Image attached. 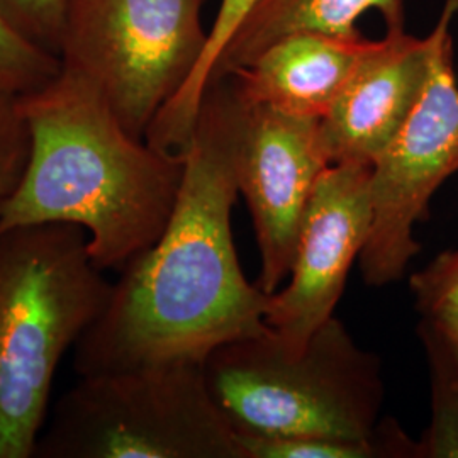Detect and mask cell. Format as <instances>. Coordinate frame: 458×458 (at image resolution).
<instances>
[{"mask_svg":"<svg viewBox=\"0 0 458 458\" xmlns=\"http://www.w3.org/2000/svg\"><path fill=\"white\" fill-rule=\"evenodd\" d=\"M246 104L233 79L206 90L162 236L121 270L107 308L73 346L81 377L197 360L267 331L268 294L246 280L231 231Z\"/></svg>","mask_w":458,"mask_h":458,"instance_id":"1","label":"cell"},{"mask_svg":"<svg viewBox=\"0 0 458 458\" xmlns=\"http://www.w3.org/2000/svg\"><path fill=\"white\" fill-rule=\"evenodd\" d=\"M19 106L31 151L0 213V231L79 225L102 272L123 270L155 245L179 196L183 157L134 138L98 87L64 66L47 85L19 96Z\"/></svg>","mask_w":458,"mask_h":458,"instance_id":"2","label":"cell"},{"mask_svg":"<svg viewBox=\"0 0 458 458\" xmlns=\"http://www.w3.org/2000/svg\"><path fill=\"white\" fill-rule=\"evenodd\" d=\"M113 285L79 225L0 231V458L34 457L58 363L107 308Z\"/></svg>","mask_w":458,"mask_h":458,"instance_id":"3","label":"cell"},{"mask_svg":"<svg viewBox=\"0 0 458 458\" xmlns=\"http://www.w3.org/2000/svg\"><path fill=\"white\" fill-rule=\"evenodd\" d=\"M204 377L236 437L374 435L384 404L380 359L335 316L293 353L268 327L213 350Z\"/></svg>","mask_w":458,"mask_h":458,"instance_id":"4","label":"cell"},{"mask_svg":"<svg viewBox=\"0 0 458 458\" xmlns=\"http://www.w3.org/2000/svg\"><path fill=\"white\" fill-rule=\"evenodd\" d=\"M204 361L81 377L55 404L36 458H245Z\"/></svg>","mask_w":458,"mask_h":458,"instance_id":"5","label":"cell"},{"mask_svg":"<svg viewBox=\"0 0 458 458\" xmlns=\"http://www.w3.org/2000/svg\"><path fill=\"white\" fill-rule=\"evenodd\" d=\"M202 4L66 0L58 58L98 87L126 131L145 140L204 51Z\"/></svg>","mask_w":458,"mask_h":458,"instance_id":"6","label":"cell"},{"mask_svg":"<svg viewBox=\"0 0 458 458\" xmlns=\"http://www.w3.org/2000/svg\"><path fill=\"white\" fill-rule=\"evenodd\" d=\"M458 0H446L431 38L423 92L391 145L370 170L372 226L360 253L363 280L372 287L404 276L421 245L414 225L425 217L443 182L458 172V81L452 19Z\"/></svg>","mask_w":458,"mask_h":458,"instance_id":"7","label":"cell"},{"mask_svg":"<svg viewBox=\"0 0 458 458\" xmlns=\"http://www.w3.org/2000/svg\"><path fill=\"white\" fill-rule=\"evenodd\" d=\"M370 165L331 164L316 183L304 214L291 282L268 294L265 325L282 344L302 352L333 318L350 268L372 226Z\"/></svg>","mask_w":458,"mask_h":458,"instance_id":"8","label":"cell"},{"mask_svg":"<svg viewBox=\"0 0 458 458\" xmlns=\"http://www.w3.org/2000/svg\"><path fill=\"white\" fill-rule=\"evenodd\" d=\"M246 107L238 181L262 259L259 287L274 294L291 274L304 214L331 164L321 141V119L268 106Z\"/></svg>","mask_w":458,"mask_h":458,"instance_id":"9","label":"cell"},{"mask_svg":"<svg viewBox=\"0 0 458 458\" xmlns=\"http://www.w3.org/2000/svg\"><path fill=\"white\" fill-rule=\"evenodd\" d=\"M431 38L387 31L319 121L329 164L370 165L391 145L423 92Z\"/></svg>","mask_w":458,"mask_h":458,"instance_id":"10","label":"cell"},{"mask_svg":"<svg viewBox=\"0 0 458 458\" xmlns=\"http://www.w3.org/2000/svg\"><path fill=\"white\" fill-rule=\"evenodd\" d=\"M377 41L319 31L289 34L231 75L248 106L323 119Z\"/></svg>","mask_w":458,"mask_h":458,"instance_id":"11","label":"cell"},{"mask_svg":"<svg viewBox=\"0 0 458 458\" xmlns=\"http://www.w3.org/2000/svg\"><path fill=\"white\" fill-rule=\"evenodd\" d=\"M369 11L384 17L387 31L404 30L403 0H260L223 51L211 83L253 64L270 45L289 34L359 36L357 21Z\"/></svg>","mask_w":458,"mask_h":458,"instance_id":"12","label":"cell"},{"mask_svg":"<svg viewBox=\"0 0 458 458\" xmlns=\"http://www.w3.org/2000/svg\"><path fill=\"white\" fill-rule=\"evenodd\" d=\"M260 0H223L214 19L204 51L196 68L181 90L170 98L148 128L145 141L149 147L174 157H183L196 130L197 115L204 94L213 79L223 51L246 16Z\"/></svg>","mask_w":458,"mask_h":458,"instance_id":"13","label":"cell"},{"mask_svg":"<svg viewBox=\"0 0 458 458\" xmlns=\"http://www.w3.org/2000/svg\"><path fill=\"white\" fill-rule=\"evenodd\" d=\"M245 458H420V443L411 440L393 420L380 421L361 440L333 437H238Z\"/></svg>","mask_w":458,"mask_h":458,"instance_id":"14","label":"cell"},{"mask_svg":"<svg viewBox=\"0 0 458 458\" xmlns=\"http://www.w3.org/2000/svg\"><path fill=\"white\" fill-rule=\"evenodd\" d=\"M62 72V60L34 43L0 14V85L30 94L47 85Z\"/></svg>","mask_w":458,"mask_h":458,"instance_id":"15","label":"cell"},{"mask_svg":"<svg viewBox=\"0 0 458 458\" xmlns=\"http://www.w3.org/2000/svg\"><path fill=\"white\" fill-rule=\"evenodd\" d=\"M431 365V423L420 443V458H458V384L438 352L426 348Z\"/></svg>","mask_w":458,"mask_h":458,"instance_id":"16","label":"cell"},{"mask_svg":"<svg viewBox=\"0 0 458 458\" xmlns=\"http://www.w3.org/2000/svg\"><path fill=\"white\" fill-rule=\"evenodd\" d=\"M30 151L31 136L21 113L19 96L0 85V213L21 183Z\"/></svg>","mask_w":458,"mask_h":458,"instance_id":"17","label":"cell"},{"mask_svg":"<svg viewBox=\"0 0 458 458\" xmlns=\"http://www.w3.org/2000/svg\"><path fill=\"white\" fill-rule=\"evenodd\" d=\"M418 310L425 318L458 316V250L443 251L411 277Z\"/></svg>","mask_w":458,"mask_h":458,"instance_id":"18","label":"cell"},{"mask_svg":"<svg viewBox=\"0 0 458 458\" xmlns=\"http://www.w3.org/2000/svg\"><path fill=\"white\" fill-rule=\"evenodd\" d=\"M66 0H0V14L17 31L58 56Z\"/></svg>","mask_w":458,"mask_h":458,"instance_id":"19","label":"cell"},{"mask_svg":"<svg viewBox=\"0 0 458 458\" xmlns=\"http://www.w3.org/2000/svg\"><path fill=\"white\" fill-rule=\"evenodd\" d=\"M423 340L426 348L437 350L458 376V316L425 318Z\"/></svg>","mask_w":458,"mask_h":458,"instance_id":"20","label":"cell"},{"mask_svg":"<svg viewBox=\"0 0 458 458\" xmlns=\"http://www.w3.org/2000/svg\"><path fill=\"white\" fill-rule=\"evenodd\" d=\"M435 352H437V350H435ZM446 363H448V361H446ZM454 374H455V372H454ZM455 378H457V384H458V376H457V374H455Z\"/></svg>","mask_w":458,"mask_h":458,"instance_id":"21","label":"cell"}]
</instances>
